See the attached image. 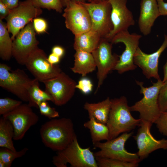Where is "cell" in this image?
Masks as SVG:
<instances>
[{"label": "cell", "mask_w": 167, "mask_h": 167, "mask_svg": "<svg viewBox=\"0 0 167 167\" xmlns=\"http://www.w3.org/2000/svg\"><path fill=\"white\" fill-rule=\"evenodd\" d=\"M40 133L44 145L57 152L65 148L76 136L72 121L65 118L46 122L41 126Z\"/></svg>", "instance_id": "6da1fadb"}, {"label": "cell", "mask_w": 167, "mask_h": 167, "mask_svg": "<svg viewBox=\"0 0 167 167\" xmlns=\"http://www.w3.org/2000/svg\"><path fill=\"white\" fill-rule=\"evenodd\" d=\"M111 100V107L106 124L109 130V140L135 129L139 126L141 121L131 115L130 107L125 96Z\"/></svg>", "instance_id": "7a4b0ae2"}, {"label": "cell", "mask_w": 167, "mask_h": 167, "mask_svg": "<svg viewBox=\"0 0 167 167\" xmlns=\"http://www.w3.org/2000/svg\"><path fill=\"white\" fill-rule=\"evenodd\" d=\"M136 82L139 86L140 92L143 94V97L130 107L131 110L139 112V118L141 120L154 123L161 113L158 97L160 90L164 82L159 79L148 87H144L142 82L136 81Z\"/></svg>", "instance_id": "3957f363"}, {"label": "cell", "mask_w": 167, "mask_h": 167, "mask_svg": "<svg viewBox=\"0 0 167 167\" xmlns=\"http://www.w3.org/2000/svg\"><path fill=\"white\" fill-rule=\"evenodd\" d=\"M52 162L57 167H66L68 164L72 167H98L94 153L90 148H81L76 136L65 148L57 152Z\"/></svg>", "instance_id": "277c9868"}, {"label": "cell", "mask_w": 167, "mask_h": 167, "mask_svg": "<svg viewBox=\"0 0 167 167\" xmlns=\"http://www.w3.org/2000/svg\"><path fill=\"white\" fill-rule=\"evenodd\" d=\"M133 133V131L123 133L120 136L105 142H97L93 144L94 147L100 149L94 153V156L139 163L141 160L137 153L129 152L125 148V143Z\"/></svg>", "instance_id": "5b68a950"}, {"label": "cell", "mask_w": 167, "mask_h": 167, "mask_svg": "<svg viewBox=\"0 0 167 167\" xmlns=\"http://www.w3.org/2000/svg\"><path fill=\"white\" fill-rule=\"evenodd\" d=\"M32 80L24 71L12 70L7 65L0 64V86L22 101L28 102L27 90Z\"/></svg>", "instance_id": "8992f818"}, {"label": "cell", "mask_w": 167, "mask_h": 167, "mask_svg": "<svg viewBox=\"0 0 167 167\" xmlns=\"http://www.w3.org/2000/svg\"><path fill=\"white\" fill-rule=\"evenodd\" d=\"M142 36L135 33H131L128 30L122 31L116 34L111 40L113 44L122 43L125 48L122 54L119 56L118 62L113 70L122 74L133 70L137 67L134 62V57Z\"/></svg>", "instance_id": "52a82bcc"}, {"label": "cell", "mask_w": 167, "mask_h": 167, "mask_svg": "<svg viewBox=\"0 0 167 167\" xmlns=\"http://www.w3.org/2000/svg\"><path fill=\"white\" fill-rule=\"evenodd\" d=\"M42 12L41 8L35 6L32 0L19 2L17 6L11 9L6 19L8 30L12 35V40L21 29Z\"/></svg>", "instance_id": "ba28073f"}, {"label": "cell", "mask_w": 167, "mask_h": 167, "mask_svg": "<svg viewBox=\"0 0 167 167\" xmlns=\"http://www.w3.org/2000/svg\"><path fill=\"white\" fill-rule=\"evenodd\" d=\"M112 44L106 38L101 37L98 47L92 53L97 69L98 84L95 93L119 60V56L112 53Z\"/></svg>", "instance_id": "9c48e42d"}, {"label": "cell", "mask_w": 167, "mask_h": 167, "mask_svg": "<svg viewBox=\"0 0 167 167\" xmlns=\"http://www.w3.org/2000/svg\"><path fill=\"white\" fill-rule=\"evenodd\" d=\"M62 15L65 19L66 27L75 36L91 29V21L89 13L80 2L69 0Z\"/></svg>", "instance_id": "30bf717a"}, {"label": "cell", "mask_w": 167, "mask_h": 167, "mask_svg": "<svg viewBox=\"0 0 167 167\" xmlns=\"http://www.w3.org/2000/svg\"><path fill=\"white\" fill-rule=\"evenodd\" d=\"M36 35L31 21L21 30L13 41L12 56L19 64L25 65L29 56L38 47Z\"/></svg>", "instance_id": "8fae6325"}, {"label": "cell", "mask_w": 167, "mask_h": 167, "mask_svg": "<svg viewBox=\"0 0 167 167\" xmlns=\"http://www.w3.org/2000/svg\"><path fill=\"white\" fill-rule=\"evenodd\" d=\"M88 11L91 18V30L106 38L113 28L111 19V6L108 0L98 3L80 2Z\"/></svg>", "instance_id": "7c38bea8"}, {"label": "cell", "mask_w": 167, "mask_h": 167, "mask_svg": "<svg viewBox=\"0 0 167 167\" xmlns=\"http://www.w3.org/2000/svg\"><path fill=\"white\" fill-rule=\"evenodd\" d=\"M2 116L9 120L14 129L13 139L21 140L28 131L38 122L39 116L28 104H22Z\"/></svg>", "instance_id": "4fadbf2b"}, {"label": "cell", "mask_w": 167, "mask_h": 167, "mask_svg": "<svg viewBox=\"0 0 167 167\" xmlns=\"http://www.w3.org/2000/svg\"><path fill=\"white\" fill-rule=\"evenodd\" d=\"M25 65L35 78L43 83L62 71L58 65L49 62L46 54L39 47L29 56Z\"/></svg>", "instance_id": "5bb4252c"}, {"label": "cell", "mask_w": 167, "mask_h": 167, "mask_svg": "<svg viewBox=\"0 0 167 167\" xmlns=\"http://www.w3.org/2000/svg\"><path fill=\"white\" fill-rule=\"evenodd\" d=\"M44 83L45 91L52 96L54 104L58 106L66 104L71 99L77 84L75 80L63 71Z\"/></svg>", "instance_id": "9a60e30c"}, {"label": "cell", "mask_w": 167, "mask_h": 167, "mask_svg": "<svg viewBox=\"0 0 167 167\" xmlns=\"http://www.w3.org/2000/svg\"><path fill=\"white\" fill-rule=\"evenodd\" d=\"M152 124L149 122L141 120L137 133L134 136L138 149L137 153L141 161L155 150H167V139L157 140L152 135L151 129Z\"/></svg>", "instance_id": "2e32d148"}, {"label": "cell", "mask_w": 167, "mask_h": 167, "mask_svg": "<svg viewBox=\"0 0 167 167\" xmlns=\"http://www.w3.org/2000/svg\"><path fill=\"white\" fill-rule=\"evenodd\" d=\"M111 6V17L113 28L106 37L110 41L117 33L128 30L135 24L132 13L127 8L128 0H108Z\"/></svg>", "instance_id": "e0dca14e"}, {"label": "cell", "mask_w": 167, "mask_h": 167, "mask_svg": "<svg viewBox=\"0 0 167 167\" xmlns=\"http://www.w3.org/2000/svg\"><path fill=\"white\" fill-rule=\"evenodd\" d=\"M167 47V35H164V41L158 49L151 54L143 52L139 47L134 57L135 64L139 67L148 79L153 78L157 80L160 79L158 73L159 57Z\"/></svg>", "instance_id": "ac0fdd59"}, {"label": "cell", "mask_w": 167, "mask_h": 167, "mask_svg": "<svg viewBox=\"0 0 167 167\" xmlns=\"http://www.w3.org/2000/svg\"><path fill=\"white\" fill-rule=\"evenodd\" d=\"M160 16L157 0H141L138 20L140 32L144 36L149 34L155 21Z\"/></svg>", "instance_id": "d6986e66"}, {"label": "cell", "mask_w": 167, "mask_h": 167, "mask_svg": "<svg viewBox=\"0 0 167 167\" xmlns=\"http://www.w3.org/2000/svg\"><path fill=\"white\" fill-rule=\"evenodd\" d=\"M74 66L71 68L74 73L81 75L84 77L94 71L96 68V64L91 53L77 51L74 55Z\"/></svg>", "instance_id": "ffe728a7"}, {"label": "cell", "mask_w": 167, "mask_h": 167, "mask_svg": "<svg viewBox=\"0 0 167 167\" xmlns=\"http://www.w3.org/2000/svg\"><path fill=\"white\" fill-rule=\"evenodd\" d=\"M111 105V100L108 97L97 103H85L84 109L88 112L89 118H93L96 122L106 124Z\"/></svg>", "instance_id": "44dd1931"}, {"label": "cell", "mask_w": 167, "mask_h": 167, "mask_svg": "<svg viewBox=\"0 0 167 167\" xmlns=\"http://www.w3.org/2000/svg\"><path fill=\"white\" fill-rule=\"evenodd\" d=\"M101 37L97 32L90 30L75 36L73 47L76 51L92 53L98 46Z\"/></svg>", "instance_id": "7402d4cb"}, {"label": "cell", "mask_w": 167, "mask_h": 167, "mask_svg": "<svg viewBox=\"0 0 167 167\" xmlns=\"http://www.w3.org/2000/svg\"><path fill=\"white\" fill-rule=\"evenodd\" d=\"M39 82L36 78L32 79L28 88V104L31 107L38 108L39 104L43 101H49L54 102L51 95L40 88Z\"/></svg>", "instance_id": "603a6c76"}, {"label": "cell", "mask_w": 167, "mask_h": 167, "mask_svg": "<svg viewBox=\"0 0 167 167\" xmlns=\"http://www.w3.org/2000/svg\"><path fill=\"white\" fill-rule=\"evenodd\" d=\"M84 126L89 130L93 144L103 140H109V132L106 124L98 122L93 118L84 124Z\"/></svg>", "instance_id": "cb8c5ba5"}, {"label": "cell", "mask_w": 167, "mask_h": 167, "mask_svg": "<svg viewBox=\"0 0 167 167\" xmlns=\"http://www.w3.org/2000/svg\"><path fill=\"white\" fill-rule=\"evenodd\" d=\"M14 129L11 122L2 116L0 119V147L16 151L12 139Z\"/></svg>", "instance_id": "d4e9b609"}, {"label": "cell", "mask_w": 167, "mask_h": 167, "mask_svg": "<svg viewBox=\"0 0 167 167\" xmlns=\"http://www.w3.org/2000/svg\"><path fill=\"white\" fill-rule=\"evenodd\" d=\"M12 42L6 24L0 19V57L2 60L8 61L12 56Z\"/></svg>", "instance_id": "484cf974"}, {"label": "cell", "mask_w": 167, "mask_h": 167, "mask_svg": "<svg viewBox=\"0 0 167 167\" xmlns=\"http://www.w3.org/2000/svg\"><path fill=\"white\" fill-rule=\"evenodd\" d=\"M28 150V148L26 147L19 151H15L5 148H1L0 149V167H11L15 159L24 156Z\"/></svg>", "instance_id": "4316f807"}, {"label": "cell", "mask_w": 167, "mask_h": 167, "mask_svg": "<svg viewBox=\"0 0 167 167\" xmlns=\"http://www.w3.org/2000/svg\"><path fill=\"white\" fill-rule=\"evenodd\" d=\"M99 167H137L139 163L125 161L111 158L95 157Z\"/></svg>", "instance_id": "83f0119b"}, {"label": "cell", "mask_w": 167, "mask_h": 167, "mask_svg": "<svg viewBox=\"0 0 167 167\" xmlns=\"http://www.w3.org/2000/svg\"><path fill=\"white\" fill-rule=\"evenodd\" d=\"M35 6L40 8L52 9L61 12L63 7L62 0H32Z\"/></svg>", "instance_id": "f1b7e54d"}, {"label": "cell", "mask_w": 167, "mask_h": 167, "mask_svg": "<svg viewBox=\"0 0 167 167\" xmlns=\"http://www.w3.org/2000/svg\"><path fill=\"white\" fill-rule=\"evenodd\" d=\"M22 103L21 101L9 97L0 99V115L3 116L13 110Z\"/></svg>", "instance_id": "f546056e"}, {"label": "cell", "mask_w": 167, "mask_h": 167, "mask_svg": "<svg viewBox=\"0 0 167 167\" xmlns=\"http://www.w3.org/2000/svg\"><path fill=\"white\" fill-rule=\"evenodd\" d=\"M38 107L41 114L49 119L56 118L59 116L58 112L54 108L51 107L47 101L40 103Z\"/></svg>", "instance_id": "4dcf8cb0"}, {"label": "cell", "mask_w": 167, "mask_h": 167, "mask_svg": "<svg viewBox=\"0 0 167 167\" xmlns=\"http://www.w3.org/2000/svg\"><path fill=\"white\" fill-rule=\"evenodd\" d=\"M159 93L158 103L161 112L167 111V80L163 82Z\"/></svg>", "instance_id": "1f68e13d"}, {"label": "cell", "mask_w": 167, "mask_h": 167, "mask_svg": "<svg viewBox=\"0 0 167 167\" xmlns=\"http://www.w3.org/2000/svg\"><path fill=\"white\" fill-rule=\"evenodd\" d=\"M154 123L160 133L167 137V111L161 112Z\"/></svg>", "instance_id": "d6a6232c"}, {"label": "cell", "mask_w": 167, "mask_h": 167, "mask_svg": "<svg viewBox=\"0 0 167 167\" xmlns=\"http://www.w3.org/2000/svg\"><path fill=\"white\" fill-rule=\"evenodd\" d=\"M93 85L91 81L87 78L80 79L76 85V88L79 89L83 93L87 94L90 93L92 89Z\"/></svg>", "instance_id": "836d02e7"}, {"label": "cell", "mask_w": 167, "mask_h": 167, "mask_svg": "<svg viewBox=\"0 0 167 167\" xmlns=\"http://www.w3.org/2000/svg\"><path fill=\"white\" fill-rule=\"evenodd\" d=\"M33 21L34 28L37 33L41 34L46 32L48 26L46 21L44 19L36 18Z\"/></svg>", "instance_id": "e575fe53"}, {"label": "cell", "mask_w": 167, "mask_h": 167, "mask_svg": "<svg viewBox=\"0 0 167 167\" xmlns=\"http://www.w3.org/2000/svg\"><path fill=\"white\" fill-rule=\"evenodd\" d=\"M11 9L0 1V19L6 18L9 15Z\"/></svg>", "instance_id": "d590c367"}, {"label": "cell", "mask_w": 167, "mask_h": 167, "mask_svg": "<svg viewBox=\"0 0 167 167\" xmlns=\"http://www.w3.org/2000/svg\"><path fill=\"white\" fill-rule=\"evenodd\" d=\"M161 16L167 15V2L164 0H157Z\"/></svg>", "instance_id": "8d00e7d4"}, {"label": "cell", "mask_w": 167, "mask_h": 167, "mask_svg": "<svg viewBox=\"0 0 167 167\" xmlns=\"http://www.w3.org/2000/svg\"><path fill=\"white\" fill-rule=\"evenodd\" d=\"M11 9L15 8L19 5V0H0Z\"/></svg>", "instance_id": "74e56055"}, {"label": "cell", "mask_w": 167, "mask_h": 167, "mask_svg": "<svg viewBox=\"0 0 167 167\" xmlns=\"http://www.w3.org/2000/svg\"><path fill=\"white\" fill-rule=\"evenodd\" d=\"M52 53L61 58L64 53V50L62 47L59 46H55L52 49Z\"/></svg>", "instance_id": "f35d334b"}, {"label": "cell", "mask_w": 167, "mask_h": 167, "mask_svg": "<svg viewBox=\"0 0 167 167\" xmlns=\"http://www.w3.org/2000/svg\"><path fill=\"white\" fill-rule=\"evenodd\" d=\"M60 58L52 53L48 57L49 62L52 65L57 64L60 61Z\"/></svg>", "instance_id": "ab89813d"}, {"label": "cell", "mask_w": 167, "mask_h": 167, "mask_svg": "<svg viewBox=\"0 0 167 167\" xmlns=\"http://www.w3.org/2000/svg\"><path fill=\"white\" fill-rule=\"evenodd\" d=\"M164 78L162 80L164 82L167 80V60L163 67Z\"/></svg>", "instance_id": "60d3db41"}, {"label": "cell", "mask_w": 167, "mask_h": 167, "mask_svg": "<svg viewBox=\"0 0 167 167\" xmlns=\"http://www.w3.org/2000/svg\"><path fill=\"white\" fill-rule=\"evenodd\" d=\"M108 0H86L87 1L89 2L92 3H98L101 2Z\"/></svg>", "instance_id": "b9f144b4"}, {"label": "cell", "mask_w": 167, "mask_h": 167, "mask_svg": "<svg viewBox=\"0 0 167 167\" xmlns=\"http://www.w3.org/2000/svg\"><path fill=\"white\" fill-rule=\"evenodd\" d=\"M70 0H62V3L63 4V7H65L66 6V5L68 2ZM76 1L82 2H86V0H76Z\"/></svg>", "instance_id": "7bdbcfd3"}]
</instances>
